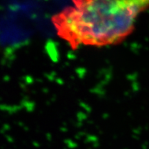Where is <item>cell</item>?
<instances>
[{
  "label": "cell",
  "instance_id": "1",
  "mask_svg": "<svg viewBox=\"0 0 149 149\" xmlns=\"http://www.w3.org/2000/svg\"><path fill=\"white\" fill-rule=\"evenodd\" d=\"M57 14V34L72 48L122 42L133 32L137 18L149 9V0H72Z\"/></svg>",
  "mask_w": 149,
  "mask_h": 149
}]
</instances>
